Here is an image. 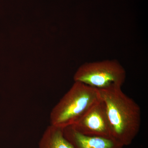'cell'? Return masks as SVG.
Here are the masks:
<instances>
[{
  "mask_svg": "<svg viewBox=\"0 0 148 148\" xmlns=\"http://www.w3.org/2000/svg\"><path fill=\"white\" fill-rule=\"evenodd\" d=\"M38 148H74L64 135V129L50 125L44 132Z\"/></svg>",
  "mask_w": 148,
  "mask_h": 148,
  "instance_id": "8992f818",
  "label": "cell"
},
{
  "mask_svg": "<svg viewBox=\"0 0 148 148\" xmlns=\"http://www.w3.org/2000/svg\"><path fill=\"white\" fill-rule=\"evenodd\" d=\"M71 126L83 135L113 138L106 105L101 98Z\"/></svg>",
  "mask_w": 148,
  "mask_h": 148,
  "instance_id": "277c9868",
  "label": "cell"
},
{
  "mask_svg": "<svg viewBox=\"0 0 148 148\" xmlns=\"http://www.w3.org/2000/svg\"><path fill=\"white\" fill-rule=\"evenodd\" d=\"M98 90L106 105L112 137L123 147L130 145L140 131V106L122 91L121 87Z\"/></svg>",
  "mask_w": 148,
  "mask_h": 148,
  "instance_id": "6da1fadb",
  "label": "cell"
},
{
  "mask_svg": "<svg viewBox=\"0 0 148 148\" xmlns=\"http://www.w3.org/2000/svg\"><path fill=\"white\" fill-rule=\"evenodd\" d=\"M126 73L123 66L116 60H106L86 63L74 75V81L82 83L98 89L121 87Z\"/></svg>",
  "mask_w": 148,
  "mask_h": 148,
  "instance_id": "3957f363",
  "label": "cell"
},
{
  "mask_svg": "<svg viewBox=\"0 0 148 148\" xmlns=\"http://www.w3.org/2000/svg\"><path fill=\"white\" fill-rule=\"evenodd\" d=\"M101 99L98 89L75 82L51 112L50 125L63 129L73 125Z\"/></svg>",
  "mask_w": 148,
  "mask_h": 148,
  "instance_id": "7a4b0ae2",
  "label": "cell"
},
{
  "mask_svg": "<svg viewBox=\"0 0 148 148\" xmlns=\"http://www.w3.org/2000/svg\"><path fill=\"white\" fill-rule=\"evenodd\" d=\"M64 133L65 138L74 148H123L124 147L114 138L83 135L71 126L64 128Z\"/></svg>",
  "mask_w": 148,
  "mask_h": 148,
  "instance_id": "5b68a950",
  "label": "cell"
}]
</instances>
